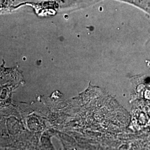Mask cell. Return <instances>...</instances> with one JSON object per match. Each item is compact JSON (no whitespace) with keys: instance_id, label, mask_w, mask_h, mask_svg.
I'll use <instances>...</instances> for the list:
<instances>
[]
</instances>
